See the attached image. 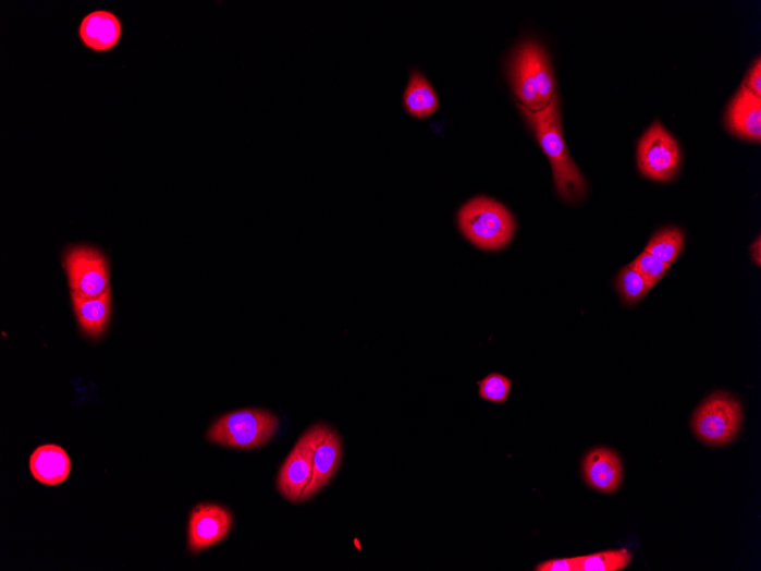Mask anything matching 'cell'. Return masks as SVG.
<instances>
[{"label": "cell", "mask_w": 761, "mask_h": 571, "mask_svg": "<svg viewBox=\"0 0 761 571\" xmlns=\"http://www.w3.org/2000/svg\"><path fill=\"white\" fill-rule=\"evenodd\" d=\"M519 108L551 162L560 197L568 204L579 203L586 195L587 184L581 171L570 157L563 136L557 95H554L550 105L543 110L533 112L521 106Z\"/></svg>", "instance_id": "cell-1"}, {"label": "cell", "mask_w": 761, "mask_h": 571, "mask_svg": "<svg viewBox=\"0 0 761 571\" xmlns=\"http://www.w3.org/2000/svg\"><path fill=\"white\" fill-rule=\"evenodd\" d=\"M508 77L519 106L530 111L545 109L555 95V77L547 49L527 40L514 49Z\"/></svg>", "instance_id": "cell-2"}, {"label": "cell", "mask_w": 761, "mask_h": 571, "mask_svg": "<svg viewBox=\"0 0 761 571\" xmlns=\"http://www.w3.org/2000/svg\"><path fill=\"white\" fill-rule=\"evenodd\" d=\"M458 228L474 245L486 252H499L512 241L517 222L501 203L477 196L458 211Z\"/></svg>", "instance_id": "cell-3"}, {"label": "cell", "mask_w": 761, "mask_h": 571, "mask_svg": "<svg viewBox=\"0 0 761 571\" xmlns=\"http://www.w3.org/2000/svg\"><path fill=\"white\" fill-rule=\"evenodd\" d=\"M279 428V417L272 412L241 410L220 416L208 430L207 440L231 449L250 451L272 440Z\"/></svg>", "instance_id": "cell-4"}, {"label": "cell", "mask_w": 761, "mask_h": 571, "mask_svg": "<svg viewBox=\"0 0 761 571\" xmlns=\"http://www.w3.org/2000/svg\"><path fill=\"white\" fill-rule=\"evenodd\" d=\"M744 410L739 401L726 392H715L696 411L692 427L696 436L704 444L723 446L729 444L742 426Z\"/></svg>", "instance_id": "cell-5"}, {"label": "cell", "mask_w": 761, "mask_h": 571, "mask_svg": "<svg viewBox=\"0 0 761 571\" xmlns=\"http://www.w3.org/2000/svg\"><path fill=\"white\" fill-rule=\"evenodd\" d=\"M331 427L316 424L310 427L293 447L291 453L280 469L278 490L292 503H299L304 489L308 485L317 447L330 433Z\"/></svg>", "instance_id": "cell-6"}, {"label": "cell", "mask_w": 761, "mask_h": 571, "mask_svg": "<svg viewBox=\"0 0 761 571\" xmlns=\"http://www.w3.org/2000/svg\"><path fill=\"white\" fill-rule=\"evenodd\" d=\"M63 259L72 294L91 297L110 290L108 260L97 247L70 245Z\"/></svg>", "instance_id": "cell-7"}, {"label": "cell", "mask_w": 761, "mask_h": 571, "mask_svg": "<svg viewBox=\"0 0 761 571\" xmlns=\"http://www.w3.org/2000/svg\"><path fill=\"white\" fill-rule=\"evenodd\" d=\"M637 162L642 175L650 180L665 182L675 178L680 163L679 147L660 122H654L638 144Z\"/></svg>", "instance_id": "cell-8"}, {"label": "cell", "mask_w": 761, "mask_h": 571, "mask_svg": "<svg viewBox=\"0 0 761 571\" xmlns=\"http://www.w3.org/2000/svg\"><path fill=\"white\" fill-rule=\"evenodd\" d=\"M233 527V515L218 505H200L191 512L187 549L200 554L224 540Z\"/></svg>", "instance_id": "cell-9"}, {"label": "cell", "mask_w": 761, "mask_h": 571, "mask_svg": "<svg viewBox=\"0 0 761 571\" xmlns=\"http://www.w3.org/2000/svg\"><path fill=\"white\" fill-rule=\"evenodd\" d=\"M78 37L83 45L94 53L110 52L121 40V21L111 11H94L82 20Z\"/></svg>", "instance_id": "cell-10"}, {"label": "cell", "mask_w": 761, "mask_h": 571, "mask_svg": "<svg viewBox=\"0 0 761 571\" xmlns=\"http://www.w3.org/2000/svg\"><path fill=\"white\" fill-rule=\"evenodd\" d=\"M586 484L605 494L616 493L623 482L621 457L606 447H598L589 452L582 463Z\"/></svg>", "instance_id": "cell-11"}, {"label": "cell", "mask_w": 761, "mask_h": 571, "mask_svg": "<svg viewBox=\"0 0 761 571\" xmlns=\"http://www.w3.org/2000/svg\"><path fill=\"white\" fill-rule=\"evenodd\" d=\"M726 126L741 138L758 143L761 139V98L745 85L728 106Z\"/></svg>", "instance_id": "cell-12"}, {"label": "cell", "mask_w": 761, "mask_h": 571, "mask_svg": "<svg viewBox=\"0 0 761 571\" xmlns=\"http://www.w3.org/2000/svg\"><path fill=\"white\" fill-rule=\"evenodd\" d=\"M342 459V440L339 434L331 429L318 445L314 458L312 474L303 491L300 502H306L321 493L335 476Z\"/></svg>", "instance_id": "cell-13"}, {"label": "cell", "mask_w": 761, "mask_h": 571, "mask_svg": "<svg viewBox=\"0 0 761 571\" xmlns=\"http://www.w3.org/2000/svg\"><path fill=\"white\" fill-rule=\"evenodd\" d=\"M30 471L34 478L47 486L64 483L71 473V460L58 445H44L30 458Z\"/></svg>", "instance_id": "cell-14"}, {"label": "cell", "mask_w": 761, "mask_h": 571, "mask_svg": "<svg viewBox=\"0 0 761 571\" xmlns=\"http://www.w3.org/2000/svg\"><path fill=\"white\" fill-rule=\"evenodd\" d=\"M403 106L410 117L419 120L427 119L439 110L438 94L420 70L414 69L409 74Z\"/></svg>", "instance_id": "cell-15"}, {"label": "cell", "mask_w": 761, "mask_h": 571, "mask_svg": "<svg viewBox=\"0 0 761 571\" xmlns=\"http://www.w3.org/2000/svg\"><path fill=\"white\" fill-rule=\"evenodd\" d=\"M72 302L82 330L94 338L103 335L111 312L110 290L91 297L72 294Z\"/></svg>", "instance_id": "cell-16"}, {"label": "cell", "mask_w": 761, "mask_h": 571, "mask_svg": "<svg viewBox=\"0 0 761 571\" xmlns=\"http://www.w3.org/2000/svg\"><path fill=\"white\" fill-rule=\"evenodd\" d=\"M684 241L685 238L680 230L667 228L653 235L645 252L672 265L683 252Z\"/></svg>", "instance_id": "cell-17"}, {"label": "cell", "mask_w": 761, "mask_h": 571, "mask_svg": "<svg viewBox=\"0 0 761 571\" xmlns=\"http://www.w3.org/2000/svg\"><path fill=\"white\" fill-rule=\"evenodd\" d=\"M578 571H622L633 561V554L626 549L610 550L578 557Z\"/></svg>", "instance_id": "cell-18"}, {"label": "cell", "mask_w": 761, "mask_h": 571, "mask_svg": "<svg viewBox=\"0 0 761 571\" xmlns=\"http://www.w3.org/2000/svg\"><path fill=\"white\" fill-rule=\"evenodd\" d=\"M653 287L630 265L625 267L617 279V290L627 305H636Z\"/></svg>", "instance_id": "cell-19"}, {"label": "cell", "mask_w": 761, "mask_h": 571, "mask_svg": "<svg viewBox=\"0 0 761 571\" xmlns=\"http://www.w3.org/2000/svg\"><path fill=\"white\" fill-rule=\"evenodd\" d=\"M478 386L480 399L496 404H503L508 399L512 381L500 374H492L479 381Z\"/></svg>", "instance_id": "cell-20"}, {"label": "cell", "mask_w": 761, "mask_h": 571, "mask_svg": "<svg viewBox=\"0 0 761 571\" xmlns=\"http://www.w3.org/2000/svg\"><path fill=\"white\" fill-rule=\"evenodd\" d=\"M630 266L635 268L646 280L654 287L667 275L671 266L667 263L661 262L648 253H642L638 256Z\"/></svg>", "instance_id": "cell-21"}, {"label": "cell", "mask_w": 761, "mask_h": 571, "mask_svg": "<svg viewBox=\"0 0 761 571\" xmlns=\"http://www.w3.org/2000/svg\"><path fill=\"white\" fill-rule=\"evenodd\" d=\"M536 571H578V559L566 558L544 561L539 563Z\"/></svg>", "instance_id": "cell-22"}, {"label": "cell", "mask_w": 761, "mask_h": 571, "mask_svg": "<svg viewBox=\"0 0 761 571\" xmlns=\"http://www.w3.org/2000/svg\"><path fill=\"white\" fill-rule=\"evenodd\" d=\"M745 86L756 96L761 98V61L759 58L752 65Z\"/></svg>", "instance_id": "cell-23"}, {"label": "cell", "mask_w": 761, "mask_h": 571, "mask_svg": "<svg viewBox=\"0 0 761 571\" xmlns=\"http://www.w3.org/2000/svg\"><path fill=\"white\" fill-rule=\"evenodd\" d=\"M751 256L752 260L757 266H760L761 264V241L760 236L757 238L754 243L751 246Z\"/></svg>", "instance_id": "cell-24"}]
</instances>
